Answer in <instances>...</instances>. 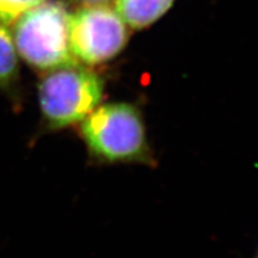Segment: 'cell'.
Returning a JSON list of instances; mask_svg holds the SVG:
<instances>
[{
  "mask_svg": "<svg viewBox=\"0 0 258 258\" xmlns=\"http://www.w3.org/2000/svg\"><path fill=\"white\" fill-rule=\"evenodd\" d=\"M46 0H0V27H11L22 16Z\"/></svg>",
  "mask_w": 258,
  "mask_h": 258,
  "instance_id": "obj_7",
  "label": "cell"
},
{
  "mask_svg": "<svg viewBox=\"0 0 258 258\" xmlns=\"http://www.w3.org/2000/svg\"><path fill=\"white\" fill-rule=\"evenodd\" d=\"M18 55L37 72L46 73L78 61L70 47V15L61 2L46 0L14 24Z\"/></svg>",
  "mask_w": 258,
  "mask_h": 258,
  "instance_id": "obj_3",
  "label": "cell"
},
{
  "mask_svg": "<svg viewBox=\"0 0 258 258\" xmlns=\"http://www.w3.org/2000/svg\"><path fill=\"white\" fill-rule=\"evenodd\" d=\"M42 123L47 131L80 124L104 96V83L95 71L80 62L44 73L37 86Z\"/></svg>",
  "mask_w": 258,
  "mask_h": 258,
  "instance_id": "obj_2",
  "label": "cell"
},
{
  "mask_svg": "<svg viewBox=\"0 0 258 258\" xmlns=\"http://www.w3.org/2000/svg\"><path fill=\"white\" fill-rule=\"evenodd\" d=\"M79 2L84 3L85 5H89V4H101V3H106L108 0H79Z\"/></svg>",
  "mask_w": 258,
  "mask_h": 258,
  "instance_id": "obj_8",
  "label": "cell"
},
{
  "mask_svg": "<svg viewBox=\"0 0 258 258\" xmlns=\"http://www.w3.org/2000/svg\"><path fill=\"white\" fill-rule=\"evenodd\" d=\"M128 38V25L105 3L85 5L70 16V47L80 63L108 62L124 49Z\"/></svg>",
  "mask_w": 258,
  "mask_h": 258,
  "instance_id": "obj_4",
  "label": "cell"
},
{
  "mask_svg": "<svg viewBox=\"0 0 258 258\" xmlns=\"http://www.w3.org/2000/svg\"><path fill=\"white\" fill-rule=\"evenodd\" d=\"M80 134L89 153L103 163H152L143 115L131 103L98 105L80 123Z\"/></svg>",
  "mask_w": 258,
  "mask_h": 258,
  "instance_id": "obj_1",
  "label": "cell"
},
{
  "mask_svg": "<svg viewBox=\"0 0 258 258\" xmlns=\"http://www.w3.org/2000/svg\"><path fill=\"white\" fill-rule=\"evenodd\" d=\"M19 78L18 53L14 37L5 27H0V93L11 95Z\"/></svg>",
  "mask_w": 258,
  "mask_h": 258,
  "instance_id": "obj_6",
  "label": "cell"
},
{
  "mask_svg": "<svg viewBox=\"0 0 258 258\" xmlns=\"http://www.w3.org/2000/svg\"><path fill=\"white\" fill-rule=\"evenodd\" d=\"M175 0H117L116 10L132 29H145L169 11Z\"/></svg>",
  "mask_w": 258,
  "mask_h": 258,
  "instance_id": "obj_5",
  "label": "cell"
},
{
  "mask_svg": "<svg viewBox=\"0 0 258 258\" xmlns=\"http://www.w3.org/2000/svg\"><path fill=\"white\" fill-rule=\"evenodd\" d=\"M253 258H258V250H257V252H256V254H254Z\"/></svg>",
  "mask_w": 258,
  "mask_h": 258,
  "instance_id": "obj_9",
  "label": "cell"
}]
</instances>
